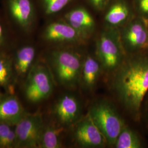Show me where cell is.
<instances>
[{
    "mask_svg": "<svg viewBox=\"0 0 148 148\" xmlns=\"http://www.w3.org/2000/svg\"><path fill=\"white\" fill-rule=\"evenodd\" d=\"M111 89L123 108L138 121L148 92V54H127L121 65L112 74Z\"/></svg>",
    "mask_w": 148,
    "mask_h": 148,
    "instance_id": "6da1fadb",
    "label": "cell"
},
{
    "mask_svg": "<svg viewBox=\"0 0 148 148\" xmlns=\"http://www.w3.org/2000/svg\"><path fill=\"white\" fill-rule=\"evenodd\" d=\"M83 58L71 50L53 51L49 56V63L54 79L59 85L70 89L79 86Z\"/></svg>",
    "mask_w": 148,
    "mask_h": 148,
    "instance_id": "7a4b0ae2",
    "label": "cell"
},
{
    "mask_svg": "<svg viewBox=\"0 0 148 148\" xmlns=\"http://www.w3.org/2000/svg\"><path fill=\"white\" fill-rule=\"evenodd\" d=\"M88 115L104 136L107 145L114 147L126 125L115 106L109 101L101 99L91 106Z\"/></svg>",
    "mask_w": 148,
    "mask_h": 148,
    "instance_id": "3957f363",
    "label": "cell"
},
{
    "mask_svg": "<svg viewBox=\"0 0 148 148\" xmlns=\"http://www.w3.org/2000/svg\"><path fill=\"white\" fill-rule=\"evenodd\" d=\"M95 47V57L106 74H113L127 56L122 46L118 29H106L97 38Z\"/></svg>",
    "mask_w": 148,
    "mask_h": 148,
    "instance_id": "277c9868",
    "label": "cell"
},
{
    "mask_svg": "<svg viewBox=\"0 0 148 148\" xmlns=\"http://www.w3.org/2000/svg\"><path fill=\"white\" fill-rule=\"evenodd\" d=\"M54 77L49 68L43 63L32 66L27 74L24 87L27 100L38 103L47 99L54 90Z\"/></svg>",
    "mask_w": 148,
    "mask_h": 148,
    "instance_id": "5b68a950",
    "label": "cell"
},
{
    "mask_svg": "<svg viewBox=\"0 0 148 148\" xmlns=\"http://www.w3.org/2000/svg\"><path fill=\"white\" fill-rule=\"evenodd\" d=\"M119 30L122 46L127 54L140 52L148 48V32L145 19L132 18Z\"/></svg>",
    "mask_w": 148,
    "mask_h": 148,
    "instance_id": "8992f818",
    "label": "cell"
},
{
    "mask_svg": "<svg viewBox=\"0 0 148 148\" xmlns=\"http://www.w3.org/2000/svg\"><path fill=\"white\" fill-rule=\"evenodd\" d=\"M45 125L40 114H27L15 125L18 148H38L41 135Z\"/></svg>",
    "mask_w": 148,
    "mask_h": 148,
    "instance_id": "52a82bcc",
    "label": "cell"
},
{
    "mask_svg": "<svg viewBox=\"0 0 148 148\" xmlns=\"http://www.w3.org/2000/svg\"><path fill=\"white\" fill-rule=\"evenodd\" d=\"M74 138L82 148H103L107 145L106 138L87 115L75 124Z\"/></svg>",
    "mask_w": 148,
    "mask_h": 148,
    "instance_id": "ba28073f",
    "label": "cell"
},
{
    "mask_svg": "<svg viewBox=\"0 0 148 148\" xmlns=\"http://www.w3.org/2000/svg\"><path fill=\"white\" fill-rule=\"evenodd\" d=\"M53 112L61 125L70 126L75 125L81 118L82 107L76 97L65 95L59 99L54 106Z\"/></svg>",
    "mask_w": 148,
    "mask_h": 148,
    "instance_id": "9c48e42d",
    "label": "cell"
},
{
    "mask_svg": "<svg viewBox=\"0 0 148 148\" xmlns=\"http://www.w3.org/2000/svg\"><path fill=\"white\" fill-rule=\"evenodd\" d=\"M44 38L48 42L81 44L85 40L66 21H56L49 24L43 32Z\"/></svg>",
    "mask_w": 148,
    "mask_h": 148,
    "instance_id": "30bf717a",
    "label": "cell"
},
{
    "mask_svg": "<svg viewBox=\"0 0 148 148\" xmlns=\"http://www.w3.org/2000/svg\"><path fill=\"white\" fill-rule=\"evenodd\" d=\"M65 21L74 28L85 41L90 38L95 28L93 16L84 7H79L68 12L65 16Z\"/></svg>",
    "mask_w": 148,
    "mask_h": 148,
    "instance_id": "8fae6325",
    "label": "cell"
},
{
    "mask_svg": "<svg viewBox=\"0 0 148 148\" xmlns=\"http://www.w3.org/2000/svg\"><path fill=\"white\" fill-rule=\"evenodd\" d=\"M103 72L101 63L95 56L87 55L82 60L79 86L86 91L93 90Z\"/></svg>",
    "mask_w": 148,
    "mask_h": 148,
    "instance_id": "7c38bea8",
    "label": "cell"
},
{
    "mask_svg": "<svg viewBox=\"0 0 148 148\" xmlns=\"http://www.w3.org/2000/svg\"><path fill=\"white\" fill-rule=\"evenodd\" d=\"M131 19V10L127 2L116 0L108 8L104 21L106 29H119Z\"/></svg>",
    "mask_w": 148,
    "mask_h": 148,
    "instance_id": "4fadbf2b",
    "label": "cell"
},
{
    "mask_svg": "<svg viewBox=\"0 0 148 148\" xmlns=\"http://www.w3.org/2000/svg\"><path fill=\"white\" fill-rule=\"evenodd\" d=\"M26 114L15 95H0V123L15 126Z\"/></svg>",
    "mask_w": 148,
    "mask_h": 148,
    "instance_id": "5bb4252c",
    "label": "cell"
},
{
    "mask_svg": "<svg viewBox=\"0 0 148 148\" xmlns=\"http://www.w3.org/2000/svg\"><path fill=\"white\" fill-rule=\"evenodd\" d=\"M8 7L11 16L18 24L24 27L30 25L33 7L30 0H10Z\"/></svg>",
    "mask_w": 148,
    "mask_h": 148,
    "instance_id": "9a60e30c",
    "label": "cell"
},
{
    "mask_svg": "<svg viewBox=\"0 0 148 148\" xmlns=\"http://www.w3.org/2000/svg\"><path fill=\"white\" fill-rule=\"evenodd\" d=\"M35 55V49L31 46L23 47L18 51L16 53L13 68L18 76L24 77L29 73L32 66Z\"/></svg>",
    "mask_w": 148,
    "mask_h": 148,
    "instance_id": "2e32d148",
    "label": "cell"
},
{
    "mask_svg": "<svg viewBox=\"0 0 148 148\" xmlns=\"http://www.w3.org/2000/svg\"><path fill=\"white\" fill-rule=\"evenodd\" d=\"M63 127L52 125H45L38 144V148H59L62 147L61 133Z\"/></svg>",
    "mask_w": 148,
    "mask_h": 148,
    "instance_id": "e0dca14e",
    "label": "cell"
},
{
    "mask_svg": "<svg viewBox=\"0 0 148 148\" xmlns=\"http://www.w3.org/2000/svg\"><path fill=\"white\" fill-rule=\"evenodd\" d=\"M142 146V140L137 133L126 125L122 130L114 145L116 148H139Z\"/></svg>",
    "mask_w": 148,
    "mask_h": 148,
    "instance_id": "ac0fdd59",
    "label": "cell"
},
{
    "mask_svg": "<svg viewBox=\"0 0 148 148\" xmlns=\"http://www.w3.org/2000/svg\"><path fill=\"white\" fill-rule=\"evenodd\" d=\"M12 127V125L8 123H0V148L16 147L15 130Z\"/></svg>",
    "mask_w": 148,
    "mask_h": 148,
    "instance_id": "d6986e66",
    "label": "cell"
},
{
    "mask_svg": "<svg viewBox=\"0 0 148 148\" xmlns=\"http://www.w3.org/2000/svg\"><path fill=\"white\" fill-rule=\"evenodd\" d=\"M14 68L11 60L0 56V86L10 88L13 80Z\"/></svg>",
    "mask_w": 148,
    "mask_h": 148,
    "instance_id": "ffe728a7",
    "label": "cell"
},
{
    "mask_svg": "<svg viewBox=\"0 0 148 148\" xmlns=\"http://www.w3.org/2000/svg\"><path fill=\"white\" fill-rule=\"evenodd\" d=\"M73 0H42L45 13L52 15L62 10Z\"/></svg>",
    "mask_w": 148,
    "mask_h": 148,
    "instance_id": "44dd1931",
    "label": "cell"
},
{
    "mask_svg": "<svg viewBox=\"0 0 148 148\" xmlns=\"http://www.w3.org/2000/svg\"><path fill=\"white\" fill-rule=\"evenodd\" d=\"M134 7L139 17L148 20V0H134Z\"/></svg>",
    "mask_w": 148,
    "mask_h": 148,
    "instance_id": "7402d4cb",
    "label": "cell"
},
{
    "mask_svg": "<svg viewBox=\"0 0 148 148\" xmlns=\"http://www.w3.org/2000/svg\"><path fill=\"white\" fill-rule=\"evenodd\" d=\"M91 5L97 11L104 10L110 0H88Z\"/></svg>",
    "mask_w": 148,
    "mask_h": 148,
    "instance_id": "603a6c76",
    "label": "cell"
},
{
    "mask_svg": "<svg viewBox=\"0 0 148 148\" xmlns=\"http://www.w3.org/2000/svg\"><path fill=\"white\" fill-rule=\"evenodd\" d=\"M2 36H3V29H2V27L1 26V25L0 24V42L2 40Z\"/></svg>",
    "mask_w": 148,
    "mask_h": 148,
    "instance_id": "cb8c5ba5",
    "label": "cell"
},
{
    "mask_svg": "<svg viewBox=\"0 0 148 148\" xmlns=\"http://www.w3.org/2000/svg\"><path fill=\"white\" fill-rule=\"evenodd\" d=\"M147 121H148V106H147Z\"/></svg>",
    "mask_w": 148,
    "mask_h": 148,
    "instance_id": "d4e9b609",
    "label": "cell"
},
{
    "mask_svg": "<svg viewBox=\"0 0 148 148\" xmlns=\"http://www.w3.org/2000/svg\"><path fill=\"white\" fill-rule=\"evenodd\" d=\"M145 21H146V23H147V29H148V20H146V19H145Z\"/></svg>",
    "mask_w": 148,
    "mask_h": 148,
    "instance_id": "484cf974",
    "label": "cell"
}]
</instances>
